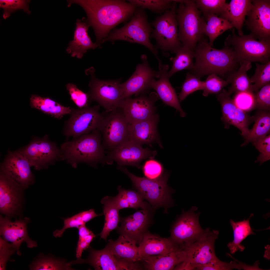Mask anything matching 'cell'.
<instances>
[{"label": "cell", "mask_w": 270, "mask_h": 270, "mask_svg": "<svg viewBox=\"0 0 270 270\" xmlns=\"http://www.w3.org/2000/svg\"><path fill=\"white\" fill-rule=\"evenodd\" d=\"M78 229L79 236L78 242L83 240V238L92 232L86 226V224L80 226Z\"/></svg>", "instance_id": "57"}, {"label": "cell", "mask_w": 270, "mask_h": 270, "mask_svg": "<svg viewBox=\"0 0 270 270\" xmlns=\"http://www.w3.org/2000/svg\"><path fill=\"white\" fill-rule=\"evenodd\" d=\"M224 41V46L230 48L236 61L265 64L270 60V41L257 40L251 34L237 35L234 29Z\"/></svg>", "instance_id": "7"}, {"label": "cell", "mask_w": 270, "mask_h": 270, "mask_svg": "<svg viewBox=\"0 0 270 270\" xmlns=\"http://www.w3.org/2000/svg\"><path fill=\"white\" fill-rule=\"evenodd\" d=\"M30 221L29 218H25L12 222L8 217L0 216V235L5 240L11 242L19 256L21 255L19 248L23 242H25L29 248L37 246L36 242L32 240L28 234L27 225Z\"/></svg>", "instance_id": "23"}, {"label": "cell", "mask_w": 270, "mask_h": 270, "mask_svg": "<svg viewBox=\"0 0 270 270\" xmlns=\"http://www.w3.org/2000/svg\"><path fill=\"white\" fill-rule=\"evenodd\" d=\"M194 58L195 62L190 72L200 79L213 74L226 78L238 69L240 65L230 48L224 46L220 50L214 48L203 38L198 43L194 50Z\"/></svg>", "instance_id": "2"}, {"label": "cell", "mask_w": 270, "mask_h": 270, "mask_svg": "<svg viewBox=\"0 0 270 270\" xmlns=\"http://www.w3.org/2000/svg\"><path fill=\"white\" fill-rule=\"evenodd\" d=\"M94 70L91 69L88 71L91 78L87 93L91 100L97 102L107 112L121 108L124 100L121 79L100 80L94 76Z\"/></svg>", "instance_id": "9"}, {"label": "cell", "mask_w": 270, "mask_h": 270, "mask_svg": "<svg viewBox=\"0 0 270 270\" xmlns=\"http://www.w3.org/2000/svg\"><path fill=\"white\" fill-rule=\"evenodd\" d=\"M18 150L37 170L47 168L60 160V150L55 142L50 141L47 135L41 138L33 136L28 144Z\"/></svg>", "instance_id": "11"}, {"label": "cell", "mask_w": 270, "mask_h": 270, "mask_svg": "<svg viewBox=\"0 0 270 270\" xmlns=\"http://www.w3.org/2000/svg\"><path fill=\"white\" fill-rule=\"evenodd\" d=\"M141 59L142 63L136 66L135 71L130 77L121 84L123 99L130 98L133 95L137 96L144 94L152 88L151 84L155 78L159 77L158 71L150 67L146 55H142Z\"/></svg>", "instance_id": "19"}, {"label": "cell", "mask_w": 270, "mask_h": 270, "mask_svg": "<svg viewBox=\"0 0 270 270\" xmlns=\"http://www.w3.org/2000/svg\"><path fill=\"white\" fill-rule=\"evenodd\" d=\"M87 258H78L70 262L71 264L87 263L97 270H140L142 268L138 262L118 259L107 248L95 250L89 246Z\"/></svg>", "instance_id": "18"}, {"label": "cell", "mask_w": 270, "mask_h": 270, "mask_svg": "<svg viewBox=\"0 0 270 270\" xmlns=\"http://www.w3.org/2000/svg\"><path fill=\"white\" fill-rule=\"evenodd\" d=\"M193 206L189 211H182L173 224L171 231L172 240L181 248L196 240L206 231L200 226L199 221L200 212L195 213L197 209Z\"/></svg>", "instance_id": "13"}, {"label": "cell", "mask_w": 270, "mask_h": 270, "mask_svg": "<svg viewBox=\"0 0 270 270\" xmlns=\"http://www.w3.org/2000/svg\"><path fill=\"white\" fill-rule=\"evenodd\" d=\"M195 270H230L234 269L244 270V264L234 261L230 262H224L217 259L204 264H194Z\"/></svg>", "instance_id": "43"}, {"label": "cell", "mask_w": 270, "mask_h": 270, "mask_svg": "<svg viewBox=\"0 0 270 270\" xmlns=\"http://www.w3.org/2000/svg\"><path fill=\"white\" fill-rule=\"evenodd\" d=\"M30 0H0V7L4 10L2 17L6 19L10 14L16 10H22L29 14L31 12L29 9Z\"/></svg>", "instance_id": "47"}, {"label": "cell", "mask_w": 270, "mask_h": 270, "mask_svg": "<svg viewBox=\"0 0 270 270\" xmlns=\"http://www.w3.org/2000/svg\"><path fill=\"white\" fill-rule=\"evenodd\" d=\"M155 210L148 204L141 210L120 218V226L117 228L120 235L139 245L152 223Z\"/></svg>", "instance_id": "15"}, {"label": "cell", "mask_w": 270, "mask_h": 270, "mask_svg": "<svg viewBox=\"0 0 270 270\" xmlns=\"http://www.w3.org/2000/svg\"><path fill=\"white\" fill-rule=\"evenodd\" d=\"M100 106L98 104L77 109L72 108L63 130L66 138L72 136L75 138L98 128L102 116L99 112Z\"/></svg>", "instance_id": "12"}, {"label": "cell", "mask_w": 270, "mask_h": 270, "mask_svg": "<svg viewBox=\"0 0 270 270\" xmlns=\"http://www.w3.org/2000/svg\"><path fill=\"white\" fill-rule=\"evenodd\" d=\"M30 104L32 108L58 119H61L66 115L70 114L72 109L63 106L49 98L42 97L36 94L31 96Z\"/></svg>", "instance_id": "32"}, {"label": "cell", "mask_w": 270, "mask_h": 270, "mask_svg": "<svg viewBox=\"0 0 270 270\" xmlns=\"http://www.w3.org/2000/svg\"><path fill=\"white\" fill-rule=\"evenodd\" d=\"M101 140L102 134L97 128L71 141H67L61 146L60 160H66L74 168L82 162L94 166L98 163H105Z\"/></svg>", "instance_id": "3"}, {"label": "cell", "mask_w": 270, "mask_h": 270, "mask_svg": "<svg viewBox=\"0 0 270 270\" xmlns=\"http://www.w3.org/2000/svg\"><path fill=\"white\" fill-rule=\"evenodd\" d=\"M251 67V62H244L240 64L238 69L228 76L226 80L229 84H231L227 92L229 95L240 92L252 91V84L247 73V71Z\"/></svg>", "instance_id": "34"}, {"label": "cell", "mask_w": 270, "mask_h": 270, "mask_svg": "<svg viewBox=\"0 0 270 270\" xmlns=\"http://www.w3.org/2000/svg\"><path fill=\"white\" fill-rule=\"evenodd\" d=\"M158 95L154 92L148 96L144 94L124 100L121 108L127 120L131 124L150 118L156 114L154 103Z\"/></svg>", "instance_id": "21"}, {"label": "cell", "mask_w": 270, "mask_h": 270, "mask_svg": "<svg viewBox=\"0 0 270 270\" xmlns=\"http://www.w3.org/2000/svg\"><path fill=\"white\" fill-rule=\"evenodd\" d=\"M71 265L63 259L42 256L32 263L30 268L35 270H74Z\"/></svg>", "instance_id": "40"}, {"label": "cell", "mask_w": 270, "mask_h": 270, "mask_svg": "<svg viewBox=\"0 0 270 270\" xmlns=\"http://www.w3.org/2000/svg\"><path fill=\"white\" fill-rule=\"evenodd\" d=\"M173 270H195L194 264L190 263L183 262L176 266Z\"/></svg>", "instance_id": "58"}, {"label": "cell", "mask_w": 270, "mask_h": 270, "mask_svg": "<svg viewBox=\"0 0 270 270\" xmlns=\"http://www.w3.org/2000/svg\"><path fill=\"white\" fill-rule=\"evenodd\" d=\"M253 144L259 152L256 162L262 164L270 158V135L260 138L252 142Z\"/></svg>", "instance_id": "51"}, {"label": "cell", "mask_w": 270, "mask_h": 270, "mask_svg": "<svg viewBox=\"0 0 270 270\" xmlns=\"http://www.w3.org/2000/svg\"><path fill=\"white\" fill-rule=\"evenodd\" d=\"M177 2L175 0L171 8L160 16H157L150 23L154 27L151 38L156 42V48L160 49L164 54L170 51L176 53L182 46L178 34V24L176 18Z\"/></svg>", "instance_id": "8"}, {"label": "cell", "mask_w": 270, "mask_h": 270, "mask_svg": "<svg viewBox=\"0 0 270 270\" xmlns=\"http://www.w3.org/2000/svg\"><path fill=\"white\" fill-rule=\"evenodd\" d=\"M170 238H162L147 231L138 246L140 261L150 256L164 255L180 248Z\"/></svg>", "instance_id": "25"}, {"label": "cell", "mask_w": 270, "mask_h": 270, "mask_svg": "<svg viewBox=\"0 0 270 270\" xmlns=\"http://www.w3.org/2000/svg\"><path fill=\"white\" fill-rule=\"evenodd\" d=\"M95 237V235L92 232L90 234L86 236L83 238V240L84 241L90 245L94 238Z\"/></svg>", "instance_id": "59"}, {"label": "cell", "mask_w": 270, "mask_h": 270, "mask_svg": "<svg viewBox=\"0 0 270 270\" xmlns=\"http://www.w3.org/2000/svg\"><path fill=\"white\" fill-rule=\"evenodd\" d=\"M98 129L105 146L112 150L129 139L130 123L121 108L101 114Z\"/></svg>", "instance_id": "10"}, {"label": "cell", "mask_w": 270, "mask_h": 270, "mask_svg": "<svg viewBox=\"0 0 270 270\" xmlns=\"http://www.w3.org/2000/svg\"><path fill=\"white\" fill-rule=\"evenodd\" d=\"M218 100L221 104L222 111L221 120L227 129L230 125L238 128L244 137L248 134V126L254 116L251 117L246 112L238 108L234 104L227 91L223 89L216 94Z\"/></svg>", "instance_id": "20"}, {"label": "cell", "mask_w": 270, "mask_h": 270, "mask_svg": "<svg viewBox=\"0 0 270 270\" xmlns=\"http://www.w3.org/2000/svg\"><path fill=\"white\" fill-rule=\"evenodd\" d=\"M117 168L128 176L137 192L155 209L162 207L167 213L168 209L174 205L171 194L174 191L167 184L168 174L152 180L136 176L123 166H118Z\"/></svg>", "instance_id": "5"}, {"label": "cell", "mask_w": 270, "mask_h": 270, "mask_svg": "<svg viewBox=\"0 0 270 270\" xmlns=\"http://www.w3.org/2000/svg\"><path fill=\"white\" fill-rule=\"evenodd\" d=\"M245 21L251 34L259 41H270V0H252Z\"/></svg>", "instance_id": "17"}, {"label": "cell", "mask_w": 270, "mask_h": 270, "mask_svg": "<svg viewBox=\"0 0 270 270\" xmlns=\"http://www.w3.org/2000/svg\"><path fill=\"white\" fill-rule=\"evenodd\" d=\"M79 213L82 220L86 223L94 218L102 215L96 214L94 210L93 209L82 212H79Z\"/></svg>", "instance_id": "55"}, {"label": "cell", "mask_w": 270, "mask_h": 270, "mask_svg": "<svg viewBox=\"0 0 270 270\" xmlns=\"http://www.w3.org/2000/svg\"><path fill=\"white\" fill-rule=\"evenodd\" d=\"M252 0H232L227 3L220 17L230 22L236 28L238 36L243 35L242 30L245 17L252 6Z\"/></svg>", "instance_id": "29"}, {"label": "cell", "mask_w": 270, "mask_h": 270, "mask_svg": "<svg viewBox=\"0 0 270 270\" xmlns=\"http://www.w3.org/2000/svg\"><path fill=\"white\" fill-rule=\"evenodd\" d=\"M175 54L176 56L170 59L172 65L170 70L168 72L169 78L181 70L184 69L190 70L194 66L193 60L194 58V51L182 46Z\"/></svg>", "instance_id": "39"}, {"label": "cell", "mask_w": 270, "mask_h": 270, "mask_svg": "<svg viewBox=\"0 0 270 270\" xmlns=\"http://www.w3.org/2000/svg\"><path fill=\"white\" fill-rule=\"evenodd\" d=\"M154 30L148 21V16L144 10L137 8L130 21L123 27L114 30L102 40V44L107 41L125 40L137 43L145 46L158 60V51L150 40Z\"/></svg>", "instance_id": "6"}, {"label": "cell", "mask_w": 270, "mask_h": 270, "mask_svg": "<svg viewBox=\"0 0 270 270\" xmlns=\"http://www.w3.org/2000/svg\"><path fill=\"white\" fill-rule=\"evenodd\" d=\"M89 245L84 240L78 242L76 251V256L77 258H81L83 251L88 248Z\"/></svg>", "instance_id": "56"}, {"label": "cell", "mask_w": 270, "mask_h": 270, "mask_svg": "<svg viewBox=\"0 0 270 270\" xmlns=\"http://www.w3.org/2000/svg\"><path fill=\"white\" fill-rule=\"evenodd\" d=\"M180 3L176 18L178 24V37L182 46L194 51L203 38L201 12L194 0H176Z\"/></svg>", "instance_id": "4"}, {"label": "cell", "mask_w": 270, "mask_h": 270, "mask_svg": "<svg viewBox=\"0 0 270 270\" xmlns=\"http://www.w3.org/2000/svg\"><path fill=\"white\" fill-rule=\"evenodd\" d=\"M64 226L60 230H57L53 233L55 237H60L62 236L65 230L71 228H78L80 226L86 224V223L82 220L79 213L74 215L71 217L64 219Z\"/></svg>", "instance_id": "54"}, {"label": "cell", "mask_w": 270, "mask_h": 270, "mask_svg": "<svg viewBox=\"0 0 270 270\" xmlns=\"http://www.w3.org/2000/svg\"><path fill=\"white\" fill-rule=\"evenodd\" d=\"M90 27L86 18L76 20L73 40L70 42L66 49L67 52L71 54L72 56L81 58L87 50L98 47L92 42L88 35Z\"/></svg>", "instance_id": "28"}, {"label": "cell", "mask_w": 270, "mask_h": 270, "mask_svg": "<svg viewBox=\"0 0 270 270\" xmlns=\"http://www.w3.org/2000/svg\"><path fill=\"white\" fill-rule=\"evenodd\" d=\"M142 168L145 177L149 179H157L164 174L162 164L153 159H150L146 161Z\"/></svg>", "instance_id": "50"}, {"label": "cell", "mask_w": 270, "mask_h": 270, "mask_svg": "<svg viewBox=\"0 0 270 270\" xmlns=\"http://www.w3.org/2000/svg\"><path fill=\"white\" fill-rule=\"evenodd\" d=\"M105 247L118 259L134 262H140L138 247L122 235H120L116 240H109Z\"/></svg>", "instance_id": "31"}, {"label": "cell", "mask_w": 270, "mask_h": 270, "mask_svg": "<svg viewBox=\"0 0 270 270\" xmlns=\"http://www.w3.org/2000/svg\"><path fill=\"white\" fill-rule=\"evenodd\" d=\"M101 203L103 204L105 222L102 230L100 234V238L106 240L110 232L118 227L120 218V210L116 203L113 197L106 196L103 198Z\"/></svg>", "instance_id": "35"}, {"label": "cell", "mask_w": 270, "mask_h": 270, "mask_svg": "<svg viewBox=\"0 0 270 270\" xmlns=\"http://www.w3.org/2000/svg\"><path fill=\"white\" fill-rule=\"evenodd\" d=\"M128 2L137 7L144 10L148 9L152 12L161 14L171 7L173 0H130Z\"/></svg>", "instance_id": "42"}, {"label": "cell", "mask_w": 270, "mask_h": 270, "mask_svg": "<svg viewBox=\"0 0 270 270\" xmlns=\"http://www.w3.org/2000/svg\"><path fill=\"white\" fill-rule=\"evenodd\" d=\"M159 117L156 114L149 118L130 124L129 139L141 146L160 142L157 130Z\"/></svg>", "instance_id": "27"}, {"label": "cell", "mask_w": 270, "mask_h": 270, "mask_svg": "<svg viewBox=\"0 0 270 270\" xmlns=\"http://www.w3.org/2000/svg\"><path fill=\"white\" fill-rule=\"evenodd\" d=\"M255 73L250 78L252 84V89L254 93L270 83V61L265 64H256Z\"/></svg>", "instance_id": "41"}, {"label": "cell", "mask_w": 270, "mask_h": 270, "mask_svg": "<svg viewBox=\"0 0 270 270\" xmlns=\"http://www.w3.org/2000/svg\"><path fill=\"white\" fill-rule=\"evenodd\" d=\"M67 2L68 7L76 4L84 10L87 21L95 33V43L99 47L111 30L132 17L137 8L124 0H70Z\"/></svg>", "instance_id": "1"}, {"label": "cell", "mask_w": 270, "mask_h": 270, "mask_svg": "<svg viewBox=\"0 0 270 270\" xmlns=\"http://www.w3.org/2000/svg\"><path fill=\"white\" fill-rule=\"evenodd\" d=\"M71 99L78 108H82L90 106L92 101L88 93L79 89L73 84L68 83L66 86Z\"/></svg>", "instance_id": "49"}, {"label": "cell", "mask_w": 270, "mask_h": 270, "mask_svg": "<svg viewBox=\"0 0 270 270\" xmlns=\"http://www.w3.org/2000/svg\"><path fill=\"white\" fill-rule=\"evenodd\" d=\"M27 158L18 150L8 153L0 164L1 172L9 176L23 188L33 182V175Z\"/></svg>", "instance_id": "22"}, {"label": "cell", "mask_w": 270, "mask_h": 270, "mask_svg": "<svg viewBox=\"0 0 270 270\" xmlns=\"http://www.w3.org/2000/svg\"><path fill=\"white\" fill-rule=\"evenodd\" d=\"M254 124L242 144L244 146L249 143L266 136L270 130V112L259 110L254 116Z\"/></svg>", "instance_id": "37"}, {"label": "cell", "mask_w": 270, "mask_h": 270, "mask_svg": "<svg viewBox=\"0 0 270 270\" xmlns=\"http://www.w3.org/2000/svg\"><path fill=\"white\" fill-rule=\"evenodd\" d=\"M201 17L203 33L208 37L209 44L212 46L217 37L233 28L230 22L214 14L203 15Z\"/></svg>", "instance_id": "33"}, {"label": "cell", "mask_w": 270, "mask_h": 270, "mask_svg": "<svg viewBox=\"0 0 270 270\" xmlns=\"http://www.w3.org/2000/svg\"><path fill=\"white\" fill-rule=\"evenodd\" d=\"M184 260L182 248L164 255L147 257L141 261L144 268L150 270H169L174 267Z\"/></svg>", "instance_id": "30"}, {"label": "cell", "mask_w": 270, "mask_h": 270, "mask_svg": "<svg viewBox=\"0 0 270 270\" xmlns=\"http://www.w3.org/2000/svg\"><path fill=\"white\" fill-rule=\"evenodd\" d=\"M204 82L202 94L205 96L210 94H218L229 84L227 80L214 74L208 75Z\"/></svg>", "instance_id": "46"}, {"label": "cell", "mask_w": 270, "mask_h": 270, "mask_svg": "<svg viewBox=\"0 0 270 270\" xmlns=\"http://www.w3.org/2000/svg\"><path fill=\"white\" fill-rule=\"evenodd\" d=\"M204 82L194 74L188 72L183 83L179 95L180 102L184 100L190 94L199 90H202Z\"/></svg>", "instance_id": "45"}, {"label": "cell", "mask_w": 270, "mask_h": 270, "mask_svg": "<svg viewBox=\"0 0 270 270\" xmlns=\"http://www.w3.org/2000/svg\"><path fill=\"white\" fill-rule=\"evenodd\" d=\"M256 108L259 110L270 112V83L262 88L255 93Z\"/></svg>", "instance_id": "52"}, {"label": "cell", "mask_w": 270, "mask_h": 270, "mask_svg": "<svg viewBox=\"0 0 270 270\" xmlns=\"http://www.w3.org/2000/svg\"><path fill=\"white\" fill-rule=\"evenodd\" d=\"M156 154V151L143 148L142 146L129 139L110 151L106 156L105 163L110 164L114 161L118 166H131L140 168L141 161L148 158L153 159Z\"/></svg>", "instance_id": "16"}, {"label": "cell", "mask_w": 270, "mask_h": 270, "mask_svg": "<svg viewBox=\"0 0 270 270\" xmlns=\"http://www.w3.org/2000/svg\"><path fill=\"white\" fill-rule=\"evenodd\" d=\"M159 79L152 81L151 88L157 93L158 96L166 104L175 108L180 112L181 117H184L186 113L182 108L176 91L169 80L168 71V66L163 64L161 60L158 61Z\"/></svg>", "instance_id": "26"}, {"label": "cell", "mask_w": 270, "mask_h": 270, "mask_svg": "<svg viewBox=\"0 0 270 270\" xmlns=\"http://www.w3.org/2000/svg\"><path fill=\"white\" fill-rule=\"evenodd\" d=\"M253 216V214H251L247 220L244 219L241 221L234 222L232 220H230V223L233 231L234 239L232 242L228 243L227 246L231 254H234L238 250L243 251L245 247L241 244V242L248 236L256 234L252 232L250 223V220Z\"/></svg>", "instance_id": "36"}, {"label": "cell", "mask_w": 270, "mask_h": 270, "mask_svg": "<svg viewBox=\"0 0 270 270\" xmlns=\"http://www.w3.org/2000/svg\"><path fill=\"white\" fill-rule=\"evenodd\" d=\"M198 9L203 15L213 14L220 16L227 3L225 0H194Z\"/></svg>", "instance_id": "44"}, {"label": "cell", "mask_w": 270, "mask_h": 270, "mask_svg": "<svg viewBox=\"0 0 270 270\" xmlns=\"http://www.w3.org/2000/svg\"><path fill=\"white\" fill-rule=\"evenodd\" d=\"M219 233L218 230H210L207 228L198 238L182 248L183 262L194 264H204L218 258L215 253L214 244Z\"/></svg>", "instance_id": "14"}, {"label": "cell", "mask_w": 270, "mask_h": 270, "mask_svg": "<svg viewBox=\"0 0 270 270\" xmlns=\"http://www.w3.org/2000/svg\"><path fill=\"white\" fill-rule=\"evenodd\" d=\"M16 249L12 244L0 238V270H6V264Z\"/></svg>", "instance_id": "53"}, {"label": "cell", "mask_w": 270, "mask_h": 270, "mask_svg": "<svg viewBox=\"0 0 270 270\" xmlns=\"http://www.w3.org/2000/svg\"><path fill=\"white\" fill-rule=\"evenodd\" d=\"M117 189L118 194L113 197L115 202L118 209L120 210L125 208H130L137 210L145 208L148 204L144 201V199L137 191L126 190L118 186Z\"/></svg>", "instance_id": "38"}, {"label": "cell", "mask_w": 270, "mask_h": 270, "mask_svg": "<svg viewBox=\"0 0 270 270\" xmlns=\"http://www.w3.org/2000/svg\"><path fill=\"white\" fill-rule=\"evenodd\" d=\"M232 99L237 106L246 112L256 108L255 93L252 91H247L235 93Z\"/></svg>", "instance_id": "48"}, {"label": "cell", "mask_w": 270, "mask_h": 270, "mask_svg": "<svg viewBox=\"0 0 270 270\" xmlns=\"http://www.w3.org/2000/svg\"><path fill=\"white\" fill-rule=\"evenodd\" d=\"M23 188L8 175L1 172L0 176V210L8 216L14 214L20 206Z\"/></svg>", "instance_id": "24"}]
</instances>
